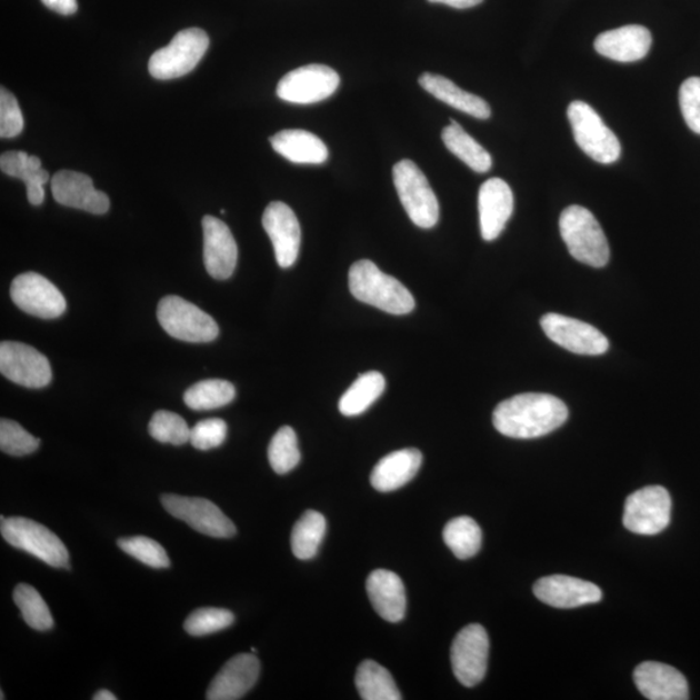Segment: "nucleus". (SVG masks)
I'll return each instance as SVG.
<instances>
[{
    "mask_svg": "<svg viewBox=\"0 0 700 700\" xmlns=\"http://www.w3.org/2000/svg\"><path fill=\"white\" fill-rule=\"evenodd\" d=\"M568 409L558 397L521 393L502 401L493 412L496 430L511 439H536L566 423Z\"/></svg>",
    "mask_w": 700,
    "mask_h": 700,
    "instance_id": "f257e3e1",
    "label": "nucleus"
},
{
    "mask_svg": "<svg viewBox=\"0 0 700 700\" xmlns=\"http://www.w3.org/2000/svg\"><path fill=\"white\" fill-rule=\"evenodd\" d=\"M51 191L59 204L92 214H104L111 208L107 194L97 190L92 179L80 171H58L51 179Z\"/></svg>",
    "mask_w": 700,
    "mask_h": 700,
    "instance_id": "f3484780",
    "label": "nucleus"
},
{
    "mask_svg": "<svg viewBox=\"0 0 700 700\" xmlns=\"http://www.w3.org/2000/svg\"><path fill=\"white\" fill-rule=\"evenodd\" d=\"M0 532L11 547L27 551L53 568H69L66 544L49 528L27 518H3Z\"/></svg>",
    "mask_w": 700,
    "mask_h": 700,
    "instance_id": "39448f33",
    "label": "nucleus"
},
{
    "mask_svg": "<svg viewBox=\"0 0 700 700\" xmlns=\"http://www.w3.org/2000/svg\"><path fill=\"white\" fill-rule=\"evenodd\" d=\"M559 229L574 260L593 268H603L609 263V241L590 210L580 206L566 208L560 216Z\"/></svg>",
    "mask_w": 700,
    "mask_h": 700,
    "instance_id": "7ed1b4c3",
    "label": "nucleus"
},
{
    "mask_svg": "<svg viewBox=\"0 0 700 700\" xmlns=\"http://www.w3.org/2000/svg\"><path fill=\"white\" fill-rule=\"evenodd\" d=\"M237 392L230 381L221 379L201 380L184 392L183 400L192 410H213L229 404Z\"/></svg>",
    "mask_w": 700,
    "mask_h": 700,
    "instance_id": "473e14b6",
    "label": "nucleus"
},
{
    "mask_svg": "<svg viewBox=\"0 0 700 700\" xmlns=\"http://www.w3.org/2000/svg\"><path fill=\"white\" fill-rule=\"evenodd\" d=\"M23 129V116L13 93L0 90V137L14 138L21 134Z\"/></svg>",
    "mask_w": 700,
    "mask_h": 700,
    "instance_id": "79ce46f5",
    "label": "nucleus"
},
{
    "mask_svg": "<svg viewBox=\"0 0 700 700\" xmlns=\"http://www.w3.org/2000/svg\"><path fill=\"white\" fill-rule=\"evenodd\" d=\"M39 439L34 438L14 420H0V449L3 453L22 457L34 453L39 448Z\"/></svg>",
    "mask_w": 700,
    "mask_h": 700,
    "instance_id": "ea45409f",
    "label": "nucleus"
},
{
    "mask_svg": "<svg viewBox=\"0 0 700 700\" xmlns=\"http://www.w3.org/2000/svg\"><path fill=\"white\" fill-rule=\"evenodd\" d=\"M42 3L53 12L60 14H73L78 10L77 0H42Z\"/></svg>",
    "mask_w": 700,
    "mask_h": 700,
    "instance_id": "c03bdc74",
    "label": "nucleus"
},
{
    "mask_svg": "<svg viewBox=\"0 0 700 700\" xmlns=\"http://www.w3.org/2000/svg\"><path fill=\"white\" fill-rule=\"evenodd\" d=\"M680 107L690 130L700 136V77H690L681 84Z\"/></svg>",
    "mask_w": 700,
    "mask_h": 700,
    "instance_id": "37998d69",
    "label": "nucleus"
},
{
    "mask_svg": "<svg viewBox=\"0 0 700 700\" xmlns=\"http://www.w3.org/2000/svg\"><path fill=\"white\" fill-rule=\"evenodd\" d=\"M226 436H228V424L224 420L206 419L191 428L190 442L193 448L209 450L221 447Z\"/></svg>",
    "mask_w": 700,
    "mask_h": 700,
    "instance_id": "a19ab883",
    "label": "nucleus"
},
{
    "mask_svg": "<svg viewBox=\"0 0 700 700\" xmlns=\"http://www.w3.org/2000/svg\"><path fill=\"white\" fill-rule=\"evenodd\" d=\"M93 700H116L117 697L112 694L109 690H99L96 696L92 697Z\"/></svg>",
    "mask_w": 700,
    "mask_h": 700,
    "instance_id": "49530a36",
    "label": "nucleus"
},
{
    "mask_svg": "<svg viewBox=\"0 0 700 700\" xmlns=\"http://www.w3.org/2000/svg\"><path fill=\"white\" fill-rule=\"evenodd\" d=\"M0 372L13 383L27 388H43L52 379L49 358L19 341L0 344Z\"/></svg>",
    "mask_w": 700,
    "mask_h": 700,
    "instance_id": "ddd939ff",
    "label": "nucleus"
},
{
    "mask_svg": "<svg viewBox=\"0 0 700 700\" xmlns=\"http://www.w3.org/2000/svg\"><path fill=\"white\" fill-rule=\"evenodd\" d=\"M489 637L484 627L467 626L451 644V668L457 680L467 688L484 680L488 668Z\"/></svg>",
    "mask_w": 700,
    "mask_h": 700,
    "instance_id": "f8f14e48",
    "label": "nucleus"
},
{
    "mask_svg": "<svg viewBox=\"0 0 700 700\" xmlns=\"http://www.w3.org/2000/svg\"><path fill=\"white\" fill-rule=\"evenodd\" d=\"M209 47V37L204 30L190 28L171 39L167 47L156 51L148 70L156 80H174L189 74L204 57Z\"/></svg>",
    "mask_w": 700,
    "mask_h": 700,
    "instance_id": "423d86ee",
    "label": "nucleus"
},
{
    "mask_svg": "<svg viewBox=\"0 0 700 700\" xmlns=\"http://www.w3.org/2000/svg\"><path fill=\"white\" fill-rule=\"evenodd\" d=\"M13 601L19 607L22 619L30 628L44 632L53 627V619L49 606L38 591L28 586L19 583L13 591Z\"/></svg>",
    "mask_w": 700,
    "mask_h": 700,
    "instance_id": "f704fd0d",
    "label": "nucleus"
},
{
    "mask_svg": "<svg viewBox=\"0 0 700 700\" xmlns=\"http://www.w3.org/2000/svg\"><path fill=\"white\" fill-rule=\"evenodd\" d=\"M533 591L542 603L556 609H576L602 599V590L596 583L564 574L540 579L534 583Z\"/></svg>",
    "mask_w": 700,
    "mask_h": 700,
    "instance_id": "a211bd4d",
    "label": "nucleus"
},
{
    "mask_svg": "<svg viewBox=\"0 0 700 700\" xmlns=\"http://www.w3.org/2000/svg\"><path fill=\"white\" fill-rule=\"evenodd\" d=\"M419 84L436 99L458 109V111L477 117L479 120H487L490 117V107L484 99L459 89L447 77L423 73L419 77Z\"/></svg>",
    "mask_w": 700,
    "mask_h": 700,
    "instance_id": "cd10ccee",
    "label": "nucleus"
},
{
    "mask_svg": "<svg viewBox=\"0 0 700 700\" xmlns=\"http://www.w3.org/2000/svg\"><path fill=\"white\" fill-rule=\"evenodd\" d=\"M386 389V379L378 371L362 373L352 387L342 394L339 410L342 416L357 417L363 414L376 402Z\"/></svg>",
    "mask_w": 700,
    "mask_h": 700,
    "instance_id": "c756f323",
    "label": "nucleus"
},
{
    "mask_svg": "<svg viewBox=\"0 0 700 700\" xmlns=\"http://www.w3.org/2000/svg\"><path fill=\"white\" fill-rule=\"evenodd\" d=\"M261 671L260 660L253 653H239L217 673L207 691L208 700H238L251 690Z\"/></svg>",
    "mask_w": 700,
    "mask_h": 700,
    "instance_id": "aec40b11",
    "label": "nucleus"
},
{
    "mask_svg": "<svg viewBox=\"0 0 700 700\" xmlns=\"http://www.w3.org/2000/svg\"><path fill=\"white\" fill-rule=\"evenodd\" d=\"M356 687L363 700L402 699L392 674L373 660H364L358 667Z\"/></svg>",
    "mask_w": 700,
    "mask_h": 700,
    "instance_id": "7c9ffc66",
    "label": "nucleus"
},
{
    "mask_svg": "<svg viewBox=\"0 0 700 700\" xmlns=\"http://www.w3.org/2000/svg\"><path fill=\"white\" fill-rule=\"evenodd\" d=\"M202 231L208 274L218 280L229 279L238 262V246L229 226L213 216H206L202 218Z\"/></svg>",
    "mask_w": 700,
    "mask_h": 700,
    "instance_id": "6ab92c4d",
    "label": "nucleus"
},
{
    "mask_svg": "<svg viewBox=\"0 0 700 700\" xmlns=\"http://www.w3.org/2000/svg\"><path fill=\"white\" fill-rule=\"evenodd\" d=\"M634 682L644 698L650 700H687L689 684L676 668L646 661L636 668Z\"/></svg>",
    "mask_w": 700,
    "mask_h": 700,
    "instance_id": "4be33fe9",
    "label": "nucleus"
},
{
    "mask_svg": "<svg viewBox=\"0 0 700 700\" xmlns=\"http://www.w3.org/2000/svg\"><path fill=\"white\" fill-rule=\"evenodd\" d=\"M541 327L551 341L576 354L601 356L610 347L601 331L579 319L550 313L541 318Z\"/></svg>",
    "mask_w": 700,
    "mask_h": 700,
    "instance_id": "2eb2a0df",
    "label": "nucleus"
},
{
    "mask_svg": "<svg viewBox=\"0 0 700 700\" xmlns=\"http://www.w3.org/2000/svg\"><path fill=\"white\" fill-rule=\"evenodd\" d=\"M11 299L22 311L42 319L66 313L67 301L59 288L37 272H23L11 284Z\"/></svg>",
    "mask_w": 700,
    "mask_h": 700,
    "instance_id": "4468645a",
    "label": "nucleus"
},
{
    "mask_svg": "<svg viewBox=\"0 0 700 700\" xmlns=\"http://www.w3.org/2000/svg\"><path fill=\"white\" fill-rule=\"evenodd\" d=\"M0 169L12 178L22 179L27 186L28 200L31 206H41L44 201V184L49 182V171L42 168L37 156L22 151L6 152L0 156Z\"/></svg>",
    "mask_w": 700,
    "mask_h": 700,
    "instance_id": "bb28decb",
    "label": "nucleus"
},
{
    "mask_svg": "<svg viewBox=\"0 0 700 700\" xmlns=\"http://www.w3.org/2000/svg\"><path fill=\"white\" fill-rule=\"evenodd\" d=\"M340 76L330 67L310 64L292 70L279 81L277 96L293 104H314L333 96Z\"/></svg>",
    "mask_w": 700,
    "mask_h": 700,
    "instance_id": "9b49d317",
    "label": "nucleus"
},
{
    "mask_svg": "<svg viewBox=\"0 0 700 700\" xmlns=\"http://www.w3.org/2000/svg\"><path fill=\"white\" fill-rule=\"evenodd\" d=\"M326 519L321 512L308 510L294 524L291 536L292 552L301 560L313 559L324 539Z\"/></svg>",
    "mask_w": 700,
    "mask_h": 700,
    "instance_id": "2f4dec72",
    "label": "nucleus"
},
{
    "mask_svg": "<svg viewBox=\"0 0 700 700\" xmlns=\"http://www.w3.org/2000/svg\"><path fill=\"white\" fill-rule=\"evenodd\" d=\"M262 226L267 231L280 268L288 269L298 261L301 229L293 210L282 201H272L264 209Z\"/></svg>",
    "mask_w": 700,
    "mask_h": 700,
    "instance_id": "dca6fc26",
    "label": "nucleus"
},
{
    "mask_svg": "<svg viewBox=\"0 0 700 700\" xmlns=\"http://www.w3.org/2000/svg\"><path fill=\"white\" fill-rule=\"evenodd\" d=\"M119 548L132 558L152 568L170 567L166 549L159 542L144 536L124 537L117 541Z\"/></svg>",
    "mask_w": 700,
    "mask_h": 700,
    "instance_id": "58836bf2",
    "label": "nucleus"
},
{
    "mask_svg": "<svg viewBox=\"0 0 700 700\" xmlns=\"http://www.w3.org/2000/svg\"><path fill=\"white\" fill-rule=\"evenodd\" d=\"M422 462L423 456L418 449L393 451L373 467L371 486L379 492H393L416 478Z\"/></svg>",
    "mask_w": 700,
    "mask_h": 700,
    "instance_id": "393cba45",
    "label": "nucleus"
},
{
    "mask_svg": "<svg viewBox=\"0 0 700 700\" xmlns=\"http://www.w3.org/2000/svg\"><path fill=\"white\" fill-rule=\"evenodd\" d=\"M366 589L373 609L380 618L389 622H399L407 612V593L399 574L387 570L370 573Z\"/></svg>",
    "mask_w": 700,
    "mask_h": 700,
    "instance_id": "b1692460",
    "label": "nucleus"
},
{
    "mask_svg": "<svg viewBox=\"0 0 700 700\" xmlns=\"http://www.w3.org/2000/svg\"><path fill=\"white\" fill-rule=\"evenodd\" d=\"M513 212L510 186L500 178L488 179L479 191V216L482 239L493 241L501 236Z\"/></svg>",
    "mask_w": 700,
    "mask_h": 700,
    "instance_id": "412c9836",
    "label": "nucleus"
},
{
    "mask_svg": "<svg viewBox=\"0 0 700 700\" xmlns=\"http://www.w3.org/2000/svg\"><path fill=\"white\" fill-rule=\"evenodd\" d=\"M161 503L170 516L184 521L202 534L214 539H230L237 534L236 524L217 504L206 498L163 494Z\"/></svg>",
    "mask_w": 700,
    "mask_h": 700,
    "instance_id": "9d476101",
    "label": "nucleus"
},
{
    "mask_svg": "<svg viewBox=\"0 0 700 700\" xmlns=\"http://www.w3.org/2000/svg\"><path fill=\"white\" fill-rule=\"evenodd\" d=\"M651 44L652 36L648 28L627 26L599 34L594 49L604 58L619 62H633L643 59L649 53Z\"/></svg>",
    "mask_w": 700,
    "mask_h": 700,
    "instance_id": "5701e85b",
    "label": "nucleus"
},
{
    "mask_svg": "<svg viewBox=\"0 0 700 700\" xmlns=\"http://www.w3.org/2000/svg\"><path fill=\"white\" fill-rule=\"evenodd\" d=\"M271 469L279 474H284L300 463L298 436L290 426H284L272 436L268 450Z\"/></svg>",
    "mask_w": 700,
    "mask_h": 700,
    "instance_id": "c9c22d12",
    "label": "nucleus"
},
{
    "mask_svg": "<svg viewBox=\"0 0 700 700\" xmlns=\"http://www.w3.org/2000/svg\"><path fill=\"white\" fill-rule=\"evenodd\" d=\"M393 182L401 204L418 228L432 229L439 222V200L414 161L402 160L393 167Z\"/></svg>",
    "mask_w": 700,
    "mask_h": 700,
    "instance_id": "20e7f679",
    "label": "nucleus"
},
{
    "mask_svg": "<svg viewBox=\"0 0 700 700\" xmlns=\"http://www.w3.org/2000/svg\"><path fill=\"white\" fill-rule=\"evenodd\" d=\"M274 151L294 163L319 166L329 159V148L313 132L300 129L282 130L270 138Z\"/></svg>",
    "mask_w": 700,
    "mask_h": 700,
    "instance_id": "a878e982",
    "label": "nucleus"
},
{
    "mask_svg": "<svg viewBox=\"0 0 700 700\" xmlns=\"http://www.w3.org/2000/svg\"><path fill=\"white\" fill-rule=\"evenodd\" d=\"M148 431L154 440L171 446H183L190 441L191 428L186 420L176 412L160 410L156 411Z\"/></svg>",
    "mask_w": 700,
    "mask_h": 700,
    "instance_id": "e433bc0d",
    "label": "nucleus"
},
{
    "mask_svg": "<svg viewBox=\"0 0 700 700\" xmlns=\"http://www.w3.org/2000/svg\"><path fill=\"white\" fill-rule=\"evenodd\" d=\"M349 290L358 301L389 314H409L416 308V300L408 288L369 260L352 264L349 270Z\"/></svg>",
    "mask_w": 700,
    "mask_h": 700,
    "instance_id": "f03ea898",
    "label": "nucleus"
},
{
    "mask_svg": "<svg viewBox=\"0 0 700 700\" xmlns=\"http://www.w3.org/2000/svg\"><path fill=\"white\" fill-rule=\"evenodd\" d=\"M158 319L171 338L187 342H210L220 334L213 317L179 296H166L158 307Z\"/></svg>",
    "mask_w": 700,
    "mask_h": 700,
    "instance_id": "6e6552de",
    "label": "nucleus"
},
{
    "mask_svg": "<svg viewBox=\"0 0 700 700\" xmlns=\"http://www.w3.org/2000/svg\"><path fill=\"white\" fill-rule=\"evenodd\" d=\"M236 621V617L229 610L204 607L194 610L184 621V630L193 637L208 636L229 628Z\"/></svg>",
    "mask_w": 700,
    "mask_h": 700,
    "instance_id": "4c0bfd02",
    "label": "nucleus"
},
{
    "mask_svg": "<svg viewBox=\"0 0 700 700\" xmlns=\"http://www.w3.org/2000/svg\"><path fill=\"white\" fill-rule=\"evenodd\" d=\"M441 138L448 150L477 173H487L492 168V156L454 120L442 130Z\"/></svg>",
    "mask_w": 700,
    "mask_h": 700,
    "instance_id": "c85d7f7f",
    "label": "nucleus"
},
{
    "mask_svg": "<svg viewBox=\"0 0 700 700\" xmlns=\"http://www.w3.org/2000/svg\"><path fill=\"white\" fill-rule=\"evenodd\" d=\"M443 541L458 559H470L478 554L482 533L477 521L469 517L451 519L443 528Z\"/></svg>",
    "mask_w": 700,
    "mask_h": 700,
    "instance_id": "72a5a7b5",
    "label": "nucleus"
},
{
    "mask_svg": "<svg viewBox=\"0 0 700 700\" xmlns=\"http://www.w3.org/2000/svg\"><path fill=\"white\" fill-rule=\"evenodd\" d=\"M567 114L576 143L589 158L606 166L619 160V139L593 108L586 101L576 100L568 107Z\"/></svg>",
    "mask_w": 700,
    "mask_h": 700,
    "instance_id": "0eeeda50",
    "label": "nucleus"
},
{
    "mask_svg": "<svg viewBox=\"0 0 700 700\" xmlns=\"http://www.w3.org/2000/svg\"><path fill=\"white\" fill-rule=\"evenodd\" d=\"M671 511L672 500L666 488L646 487L627 498L622 521L630 532L653 536L669 526Z\"/></svg>",
    "mask_w": 700,
    "mask_h": 700,
    "instance_id": "1a4fd4ad",
    "label": "nucleus"
},
{
    "mask_svg": "<svg viewBox=\"0 0 700 700\" xmlns=\"http://www.w3.org/2000/svg\"><path fill=\"white\" fill-rule=\"evenodd\" d=\"M430 3H440L449 7L458 8V10H466L484 2V0H428Z\"/></svg>",
    "mask_w": 700,
    "mask_h": 700,
    "instance_id": "a18cd8bd",
    "label": "nucleus"
}]
</instances>
